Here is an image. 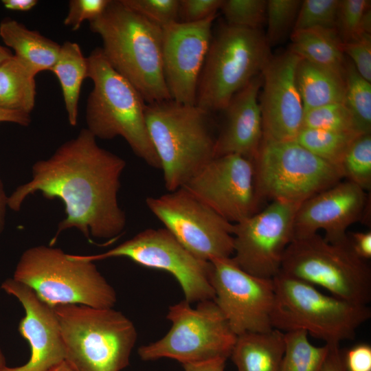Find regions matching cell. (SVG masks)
Segmentation results:
<instances>
[{"label": "cell", "instance_id": "cell-12", "mask_svg": "<svg viewBox=\"0 0 371 371\" xmlns=\"http://www.w3.org/2000/svg\"><path fill=\"white\" fill-rule=\"evenodd\" d=\"M76 256L93 262L125 257L142 266L172 274L180 284L185 300L190 304L214 297L210 261L193 255L165 227L146 229L102 254Z\"/></svg>", "mask_w": 371, "mask_h": 371}, {"label": "cell", "instance_id": "cell-50", "mask_svg": "<svg viewBox=\"0 0 371 371\" xmlns=\"http://www.w3.org/2000/svg\"><path fill=\"white\" fill-rule=\"evenodd\" d=\"M5 366H6L5 358L0 347V371H1Z\"/></svg>", "mask_w": 371, "mask_h": 371}, {"label": "cell", "instance_id": "cell-33", "mask_svg": "<svg viewBox=\"0 0 371 371\" xmlns=\"http://www.w3.org/2000/svg\"><path fill=\"white\" fill-rule=\"evenodd\" d=\"M302 128L358 133L355 129L352 115L343 102L304 111Z\"/></svg>", "mask_w": 371, "mask_h": 371}, {"label": "cell", "instance_id": "cell-16", "mask_svg": "<svg viewBox=\"0 0 371 371\" xmlns=\"http://www.w3.org/2000/svg\"><path fill=\"white\" fill-rule=\"evenodd\" d=\"M182 188L232 223L255 214L259 199L254 162L236 154L214 157Z\"/></svg>", "mask_w": 371, "mask_h": 371}, {"label": "cell", "instance_id": "cell-2", "mask_svg": "<svg viewBox=\"0 0 371 371\" xmlns=\"http://www.w3.org/2000/svg\"><path fill=\"white\" fill-rule=\"evenodd\" d=\"M102 41L111 67L140 93L146 104L171 100L162 65V28L111 0L104 13L89 23Z\"/></svg>", "mask_w": 371, "mask_h": 371}, {"label": "cell", "instance_id": "cell-24", "mask_svg": "<svg viewBox=\"0 0 371 371\" xmlns=\"http://www.w3.org/2000/svg\"><path fill=\"white\" fill-rule=\"evenodd\" d=\"M344 71L302 58L296 68L295 80L304 111L328 104L344 103L346 92Z\"/></svg>", "mask_w": 371, "mask_h": 371}, {"label": "cell", "instance_id": "cell-44", "mask_svg": "<svg viewBox=\"0 0 371 371\" xmlns=\"http://www.w3.org/2000/svg\"><path fill=\"white\" fill-rule=\"evenodd\" d=\"M225 359H215L207 361L182 364L184 371H224Z\"/></svg>", "mask_w": 371, "mask_h": 371}, {"label": "cell", "instance_id": "cell-46", "mask_svg": "<svg viewBox=\"0 0 371 371\" xmlns=\"http://www.w3.org/2000/svg\"><path fill=\"white\" fill-rule=\"evenodd\" d=\"M3 7L9 10L27 12L34 8L37 0H2Z\"/></svg>", "mask_w": 371, "mask_h": 371}, {"label": "cell", "instance_id": "cell-1", "mask_svg": "<svg viewBox=\"0 0 371 371\" xmlns=\"http://www.w3.org/2000/svg\"><path fill=\"white\" fill-rule=\"evenodd\" d=\"M125 166L122 158L101 148L96 137L82 128L50 157L34 163L32 179L8 196V207L19 211L25 199L37 192L46 199L61 200L66 217L58 225L51 246L62 232L73 227L88 239L114 238L126 223L117 201Z\"/></svg>", "mask_w": 371, "mask_h": 371}, {"label": "cell", "instance_id": "cell-37", "mask_svg": "<svg viewBox=\"0 0 371 371\" xmlns=\"http://www.w3.org/2000/svg\"><path fill=\"white\" fill-rule=\"evenodd\" d=\"M120 1L131 10L161 28L178 21L179 0H120Z\"/></svg>", "mask_w": 371, "mask_h": 371}, {"label": "cell", "instance_id": "cell-30", "mask_svg": "<svg viewBox=\"0 0 371 371\" xmlns=\"http://www.w3.org/2000/svg\"><path fill=\"white\" fill-rule=\"evenodd\" d=\"M359 135L355 132L302 128L295 140L315 155L341 168L346 152Z\"/></svg>", "mask_w": 371, "mask_h": 371}, {"label": "cell", "instance_id": "cell-20", "mask_svg": "<svg viewBox=\"0 0 371 371\" xmlns=\"http://www.w3.org/2000/svg\"><path fill=\"white\" fill-rule=\"evenodd\" d=\"M1 289L22 304L25 316L18 330L27 341L30 357L23 365L1 371H49L65 361L66 354L60 324L54 307L41 300L35 292L13 278L3 282Z\"/></svg>", "mask_w": 371, "mask_h": 371}, {"label": "cell", "instance_id": "cell-47", "mask_svg": "<svg viewBox=\"0 0 371 371\" xmlns=\"http://www.w3.org/2000/svg\"><path fill=\"white\" fill-rule=\"evenodd\" d=\"M8 196L6 195L3 182L0 179V234L3 232L8 205Z\"/></svg>", "mask_w": 371, "mask_h": 371}, {"label": "cell", "instance_id": "cell-7", "mask_svg": "<svg viewBox=\"0 0 371 371\" xmlns=\"http://www.w3.org/2000/svg\"><path fill=\"white\" fill-rule=\"evenodd\" d=\"M275 301L273 328L282 332L304 330L326 344L352 339L371 317L368 305L319 291L316 286L281 272L273 278Z\"/></svg>", "mask_w": 371, "mask_h": 371}, {"label": "cell", "instance_id": "cell-21", "mask_svg": "<svg viewBox=\"0 0 371 371\" xmlns=\"http://www.w3.org/2000/svg\"><path fill=\"white\" fill-rule=\"evenodd\" d=\"M261 74L233 95L223 111L225 121L216 137L214 157L236 154L254 161L262 139L258 93Z\"/></svg>", "mask_w": 371, "mask_h": 371}, {"label": "cell", "instance_id": "cell-27", "mask_svg": "<svg viewBox=\"0 0 371 371\" xmlns=\"http://www.w3.org/2000/svg\"><path fill=\"white\" fill-rule=\"evenodd\" d=\"M36 76L13 56L0 66V109L30 114L34 108Z\"/></svg>", "mask_w": 371, "mask_h": 371}, {"label": "cell", "instance_id": "cell-18", "mask_svg": "<svg viewBox=\"0 0 371 371\" xmlns=\"http://www.w3.org/2000/svg\"><path fill=\"white\" fill-rule=\"evenodd\" d=\"M301 59L289 49L271 56L261 72L262 141H293L302 128L304 109L295 80Z\"/></svg>", "mask_w": 371, "mask_h": 371}, {"label": "cell", "instance_id": "cell-31", "mask_svg": "<svg viewBox=\"0 0 371 371\" xmlns=\"http://www.w3.org/2000/svg\"><path fill=\"white\" fill-rule=\"evenodd\" d=\"M335 30L343 43L371 32L370 1H339Z\"/></svg>", "mask_w": 371, "mask_h": 371}, {"label": "cell", "instance_id": "cell-5", "mask_svg": "<svg viewBox=\"0 0 371 371\" xmlns=\"http://www.w3.org/2000/svg\"><path fill=\"white\" fill-rule=\"evenodd\" d=\"M66 359L77 371H121L130 363L137 330L122 312L81 304L54 307Z\"/></svg>", "mask_w": 371, "mask_h": 371}, {"label": "cell", "instance_id": "cell-6", "mask_svg": "<svg viewBox=\"0 0 371 371\" xmlns=\"http://www.w3.org/2000/svg\"><path fill=\"white\" fill-rule=\"evenodd\" d=\"M13 278L31 288L54 307L81 304L113 308L117 295L93 261L78 258L51 245L26 249L16 266Z\"/></svg>", "mask_w": 371, "mask_h": 371}, {"label": "cell", "instance_id": "cell-28", "mask_svg": "<svg viewBox=\"0 0 371 371\" xmlns=\"http://www.w3.org/2000/svg\"><path fill=\"white\" fill-rule=\"evenodd\" d=\"M304 330L284 333V351L280 371H322L329 346H316Z\"/></svg>", "mask_w": 371, "mask_h": 371}, {"label": "cell", "instance_id": "cell-8", "mask_svg": "<svg viewBox=\"0 0 371 371\" xmlns=\"http://www.w3.org/2000/svg\"><path fill=\"white\" fill-rule=\"evenodd\" d=\"M271 56L260 30L222 25L212 36L195 105L210 113L223 111L234 95L261 74Z\"/></svg>", "mask_w": 371, "mask_h": 371}, {"label": "cell", "instance_id": "cell-39", "mask_svg": "<svg viewBox=\"0 0 371 371\" xmlns=\"http://www.w3.org/2000/svg\"><path fill=\"white\" fill-rule=\"evenodd\" d=\"M343 50L358 73L366 80L371 82V34H363L343 43Z\"/></svg>", "mask_w": 371, "mask_h": 371}, {"label": "cell", "instance_id": "cell-17", "mask_svg": "<svg viewBox=\"0 0 371 371\" xmlns=\"http://www.w3.org/2000/svg\"><path fill=\"white\" fill-rule=\"evenodd\" d=\"M216 14L196 23L176 21L162 27V65L171 100L195 105L200 74Z\"/></svg>", "mask_w": 371, "mask_h": 371}, {"label": "cell", "instance_id": "cell-15", "mask_svg": "<svg viewBox=\"0 0 371 371\" xmlns=\"http://www.w3.org/2000/svg\"><path fill=\"white\" fill-rule=\"evenodd\" d=\"M300 205L273 201L261 212L234 223L232 258L236 264L260 278L278 274L284 253L294 238V219Z\"/></svg>", "mask_w": 371, "mask_h": 371}, {"label": "cell", "instance_id": "cell-38", "mask_svg": "<svg viewBox=\"0 0 371 371\" xmlns=\"http://www.w3.org/2000/svg\"><path fill=\"white\" fill-rule=\"evenodd\" d=\"M111 0H70L68 12L63 23L71 30L77 31L82 23H89L99 18L105 11Z\"/></svg>", "mask_w": 371, "mask_h": 371}, {"label": "cell", "instance_id": "cell-14", "mask_svg": "<svg viewBox=\"0 0 371 371\" xmlns=\"http://www.w3.org/2000/svg\"><path fill=\"white\" fill-rule=\"evenodd\" d=\"M210 262L213 300L232 331L238 336L273 329L271 314L275 301L273 279L246 272L232 257L214 258Z\"/></svg>", "mask_w": 371, "mask_h": 371}, {"label": "cell", "instance_id": "cell-4", "mask_svg": "<svg viewBox=\"0 0 371 371\" xmlns=\"http://www.w3.org/2000/svg\"><path fill=\"white\" fill-rule=\"evenodd\" d=\"M210 113L172 100L147 104L146 122L169 192L184 186L214 158Z\"/></svg>", "mask_w": 371, "mask_h": 371}, {"label": "cell", "instance_id": "cell-11", "mask_svg": "<svg viewBox=\"0 0 371 371\" xmlns=\"http://www.w3.org/2000/svg\"><path fill=\"white\" fill-rule=\"evenodd\" d=\"M253 162L258 199L301 204L344 177L339 166L315 155L295 140L262 141Z\"/></svg>", "mask_w": 371, "mask_h": 371}, {"label": "cell", "instance_id": "cell-25", "mask_svg": "<svg viewBox=\"0 0 371 371\" xmlns=\"http://www.w3.org/2000/svg\"><path fill=\"white\" fill-rule=\"evenodd\" d=\"M50 71L59 80L68 122L75 126L81 87L83 80L88 78L87 57L84 56L77 43L65 41L60 45L58 58Z\"/></svg>", "mask_w": 371, "mask_h": 371}, {"label": "cell", "instance_id": "cell-23", "mask_svg": "<svg viewBox=\"0 0 371 371\" xmlns=\"http://www.w3.org/2000/svg\"><path fill=\"white\" fill-rule=\"evenodd\" d=\"M284 351V333L273 328L238 335L229 357L237 371H280Z\"/></svg>", "mask_w": 371, "mask_h": 371}, {"label": "cell", "instance_id": "cell-34", "mask_svg": "<svg viewBox=\"0 0 371 371\" xmlns=\"http://www.w3.org/2000/svg\"><path fill=\"white\" fill-rule=\"evenodd\" d=\"M301 4L300 0L267 1L265 38L269 47L281 41L294 26Z\"/></svg>", "mask_w": 371, "mask_h": 371}, {"label": "cell", "instance_id": "cell-42", "mask_svg": "<svg viewBox=\"0 0 371 371\" xmlns=\"http://www.w3.org/2000/svg\"><path fill=\"white\" fill-rule=\"evenodd\" d=\"M353 252L361 259L367 260L371 258V232H353L349 238Z\"/></svg>", "mask_w": 371, "mask_h": 371}, {"label": "cell", "instance_id": "cell-13", "mask_svg": "<svg viewBox=\"0 0 371 371\" xmlns=\"http://www.w3.org/2000/svg\"><path fill=\"white\" fill-rule=\"evenodd\" d=\"M146 205L175 238L197 258L210 261L234 253V223L227 221L184 188Z\"/></svg>", "mask_w": 371, "mask_h": 371}, {"label": "cell", "instance_id": "cell-19", "mask_svg": "<svg viewBox=\"0 0 371 371\" xmlns=\"http://www.w3.org/2000/svg\"><path fill=\"white\" fill-rule=\"evenodd\" d=\"M366 203L362 188L350 181L338 182L300 205L294 219L293 239L322 229L327 241L348 243L347 229L361 218Z\"/></svg>", "mask_w": 371, "mask_h": 371}, {"label": "cell", "instance_id": "cell-3", "mask_svg": "<svg viewBox=\"0 0 371 371\" xmlns=\"http://www.w3.org/2000/svg\"><path fill=\"white\" fill-rule=\"evenodd\" d=\"M87 59L93 88L86 105L87 128L96 138L123 137L138 157L161 169L147 128V104L140 93L111 67L101 47L95 48Z\"/></svg>", "mask_w": 371, "mask_h": 371}, {"label": "cell", "instance_id": "cell-36", "mask_svg": "<svg viewBox=\"0 0 371 371\" xmlns=\"http://www.w3.org/2000/svg\"><path fill=\"white\" fill-rule=\"evenodd\" d=\"M339 0L302 1L293 31L310 28L335 29Z\"/></svg>", "mask_w": 371, "mask_h": 371}, {"label": "cell", "instance_id": "cell-29", "mask_svg": "<svg viewBox=\"0 0 371 371\" xmlns=\"http://www.w3.org/2000/svg\"><path fill=\"white\" fill-rule=\"evenodd\" d=\"M344 104L350 113L359 134L371 133V83L363 78L350 60H346Z\"/></svg>", "mask_w": 371, "mask_h": 371}, {"label": "cell", "instance_id": "cell-9", "mask_svg": "<svg viewBox=\"0 0 371 371\" xmlns=\"http://www.w3.org/2000/svg\"><path fill=\"white\" fill-rule=\"evenodd\" d=\"M280 272L350 302L368 305L371 300L370 267L350 242L330 243L317 233L295 238L284 253Z\"/></svg>", "mask_w": 371, "mask_h": 371}, {"label": "cell", "instance_id": "cell-10", "mask_svg": "<svg viewBox=\"0 0 371 371\" xmlns=\"http://www.w3.org/2000/svg\"><path fill=\"white\" fill-rule=\"evenodd\" d=\"M166 318L172 323L170 330L138 348L142 360L169 358L184 364L230 357L237 335L214 300L199 302L195 308L184 300L169 307Z\"/></svg>", "mask_w": 371, "mask_h": 371}, {"label": "cell", "instance_id": "cell-22", "mask_svg": "<svg viewBox=\"0 0 371 371\" xmlns=\"http://www.w3.org/2000/svg\"><path fill=\"white\" fill-rule=\"evenodd\" d=\"M0 37L14 52V56L35 76L51 69L60 49L58 43L10 17L0 23Z\"/></svg>", "mask_w": 371, "mask_h": 371}, {"label": "cell", "instance_id": "cell-26", "mask_svg": "<svg viewBox=\"0 0 371 371\" xmlns=\"http://www.w3.org/2000/svg\"><path fill=\"white\" fill-rule=\"evenodd\" d=\"M289 48L302 59L340 71H345L346 58L343 43L335 29L310 28L293 31Z\"/></svg>", "mask_w": 371, "mask_h": 371}, {"label": "cell", "instance_id": "cell-43", "mask_svg": "<svg viewBox=\"0 0 371 371\" xmlns=\"http://www.w3.org/2000/svg\"><path fill=\"white\" fill-rule=\"evenodd\" d=\"M329 350L322 371H346L339 345H328Z\"/></svg>", "mask_w": 371, "mask_h": 371}, {"label": "cell", "instance_id": "cell-41", "mask_svg": "<svg viewBox=\"0 0 371 371\" xmlns=\"http://www.w3.org/2000/svg\"><path fill=\"white\" fill-rule=\"evenodd\" d=\"M346 371H371V347L361 344L351 348L344 358Z\"/></svg>", "mask_w": 371, "mask_h": 371}, {"label": "cell", "instance_id": "cell-48", "mask_svg": "<svg viewBox=\"0 0 371 371\" xmlns=\"http://www.w3.org/2000/svg\"><path fill=\"white\" fill-rule=\"evenodd\" d=\"M14 56L12 51L0 44V66Z\"/></svg>", "mask_w": 371, "mask_h": 371}, {"label": "cell", "instance_id": "cell-32", "mask_svg": "<svg viewBox=\"0 0 371 371\" xmlns=\"http://www.w3.org/2000/svg\"><path fill=\"white\" fill-rule=\"evenodd\" d=\"M344 177L364 191L371 188V133L357 136L341 163Z\"/></svg>", "mask_w": 371, "mask_h": 371}, {"label": "cell", "instance_id": "cell-49", "mask_svg": "<svg viewBox=\"0 0 371 371\" xmlns=\"http://www.w3.org/2000/svg\"><path fill=\"white\" fill-rule=\"evenodd\" d=\"M49 371H77L69 362L66 360L61 362L56 366L54 367Z\"/></svg>", "mask_w": 371, "mask_h": 371}, {"label": "cell", "instance_id": "cell-40", "mask_svg": "<svg viewBox=\"0 0 371 371\" xmlns=\"http://www.w3.org/2000/svg\"><path fill=\"white\" fill-rule=\"evenodd\" d=\"M223 0H179L178 21L191 23L216 14Z\"/></svg>", "mask_w": 371, "mask_h": 371}, {"label": "cell", "instance_id": "cell-45", "mask_svg": "<svg viewBox=\"0 0 371 371\" xmlns=\"http://www.w3.org/2000/svg\"><path fill=\"white\" fill-rule=\"evenodd\" d=\"M10 122L26 126L31 123L30 114L0 109V123Z\"/></svg>", "mask_w": 371, "mask_h": 371}, {"label": "cell", "instance_id": "cell-35", "mask_svg": "<svg viewBox=\"0 0 371 371\" xmlns=\"http://www.w3.org/2000/svg\"><path fill=\"white\" fill-rule=\"evenodd\" d=\"M266 6L265 0H226L220 9L227 24L260 30L266 19Z\"/></svg>", "mask_w": 371, "mask_h": 371}]
</instances>
